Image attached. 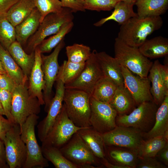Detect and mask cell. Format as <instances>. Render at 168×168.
<instances>
[{"label":"cell","mask_w":168,"mask_h":168,"mask_svg":"<svg viewBox=\"0 0 168 168\" xmlns=\"http://www.w3.org/2000/svg\"><path fill=\"white\" fill-rule=\"evenodd\" d=\"M163 24L160 16L133 17L121 25L117 37L129 46L138 48L148 36L160 29Z\"/></svg>","instance_id":"1"},{"label":"cell","mask_w":168,"mask_h":168,"mask_svg":"<svg viewBox=\"0 0 168 168\" xmlns=\"http://www.w3.org/2000/svg\"><path fill=\"white\" fill-rule=\"evenodd\" d=\"M91 96L82 91L65 88L63 101L66 113L70 119L78 127H91L89 121Z\"/></svg>","instance_id":"2"},{"label":"cell","mask_w":168,"mask_h":168,"mask_svg":"<svg viewBox=\"0 0 168 168\" xmlns=\"http://www.w3.org/2000/svg\"><path fill=\"white\" fill-rule=\"evenodd\" d=\"M114 48V57L120 65L141 77H148L153 62L144 56L138 48L129 46L117 37Z\"/></svg>","instance_id":"3"},{"label":"cell","mask_w":168,"mask_h":168,"mask_svg":"<svg viewBox=\"0 0 168 168\" xmlns=\"http://www.w3.org/2000/svg\"><path fill=\"white\" fill-rule=\"evenodd\" d=\"M38 115L29 116L21 128V136L27 150V157L23 168H43L49 166L38 143L35 132L39 119Z\"/></svg>","instance_id":"4"},{"label":"cell","mask_w":168,"mask_h":168,"mask_svg":"<svg viewBox=\"0 0 168 168\" xmlns=\"http://www.w3.org/2000/svg\"><path fill=\"white\" fill-rule=\"evenodd\" d=\"M73 13L71 9L63 7L60 12L47 15L35 33L28 40L26 50L30 53L34 51L46 37L57 33L65 24L73 21Z\"/></svg>","instance_id":"5"},{"label":"cell","mask_w":168,"mask_h":168,"mask_svg":"<svg viewBox=\"0 0 168 168\" xmlns=\"http://www.w3.org/2000/svg\"><path fill=\"white\" fill-rule=\"evenodd\" d=\"M12 93L11 114L14 123L21 128L29 116L40 113L41 105L37 98L30 95L27 82L17 85Z\"/></svg>","instance_id":"6"},{"label":"cell","mask_w":168,"mask_h":168,"mask_svg":"<svg viewBox=\"0 0 168 168\" xmlns=\"http://www.w3.org/2000/svg\"><path fill=\"white\" fill-rule=\"evenodd\" d=\"M59 150L68 160L80 168L103 166L100 159L94 155L77 132Z\"/></svg>","instance_id":"7"},{"label":"cell","mask_w":168,"mask_h":168,"mask_svg":"<svg viewBox=\"0 0 168 168\" xmlns=\"http://www.w3.org/2000/svg\"><path fill=\"white\" fill-rule=\"evenodd\" d=\"M158 107L153 101H146L138 106L128 114H118L117 126L130 127L143 133L149 131L153 127Z\"/></svg>","instance_id":"8"},{"label":"cell","mask_w":168,"mask_h":168,"mask_svg":"<svg viewBox=\"0 0 168 168\" xmlns=\"http://www.w3.org/2000/svg\"><path fill=\"white\" fill-rule=\"evenodd\" d=\"M84 128L76 126L70 119L63 104L52 128L42 142V146H52L59 149L74 133Z\"/></svg>","instance_id":"9"},{"label":"cell","mask_w":168,"mask_h":168,"mask_svg":"<svg viewBox=\"0 0 168 168\" xmlns=\"http://www.w3.org/2000/svg\"><path fill=\"white\" fill-rule=\"evenodd\" d=\"M6 161L9 168H23L27 157L26 145L21 136V128L14 123L3 140Z\"/></svg>","instance_id":"10"},{"label":"cell","mask_w":168,"mask_h":168,"mask_svg":"<svg viewBox=\"0 0 168 168\" xmlns=\"http://www.w3.org/2000/svg\"><path fill=\"white\" fill-rule=\"evenodd\" d=\"M143 132L130 127L117 126L102 134L105 145L125 148L138 152L143 141Z\"/></svg>","instance_id":"11"},{"label":"cell","mask_w":168,"mask_h":168,"mask_svg":"<svg viewBox=\"0 0 168 168\" xmlns=\"http://www.w3.org/2000/svg\"><path fill=\"white\" fill-rule=\"evenodd\" d=\"M91 114L89 121L91 127L103 134L114 128L117 125L118 114L109 103L101 102L91 96Z\"/></svg>","instance_id":"12"},{"label":"cell","mask_w":168,"mask_h":168,"mask_svg":"<svg viewBox=\"0 0 168 168\" xmlns=\"http://www.w3.org/2000/svg\"><path fill=\"white\" fill-rule=\"evenodd\" d=\"M97 53L95 50L91 52L80 75L72 82L65 85V88L80 90L91 96L96 83L104 76L97 59Z\"/></svg>","instance_id":"13"},{"label":"cell","mask_w":168,"mask_h":168,"mask_svg":"<svg viewBox=\"0 0 168 168\" xmlns=\"http://www.w3.org/2000/svg\"><path fill=\"white\" fill-rule=\"evenodd\" d=\"M64 45V39L55 48L50 54L47 56L41 54V68L45 82L43 94L45 105L44 110L47 113L53 98L52 88L56 81L60 67L58 62V56Z\"/></svg>","instance_id":"14"},{"label":"cell","mask_w":168,"mask_h":168,"mask_svg":"<svg viewBox=\"0 0 168 168\" xmlns=\"http://www.w3.org/2000/svg\"><path fill=\"white\" fill-rule=\"evenodd\" d=\"M121 66L124 86L132 95L137 106L145 101L153 102L150 92L151 82L148 77L135 76L126 67Z\"/></svg>","instance_id":"15"},{"label":"cell","mask_w":168,"mask_h":168,"mask_svg":"<svg viewBox=\"0 0 168 168\" xmlns=\"http://www.w3.org/2000/svg\"><path fill=\"white\" fill-rule=\"evenodd\" d=\"M55 95L50 104L46 116L37 126L38 136L42 142L52 128L62 107L65 90V84L63 80L57 77Z\"/></svg>","instance_id":"16"},{"label":"cell","mask_w":168,"mask_h":168,"mask_svg":"<svg viewBox=\"0 0 168 168\" xmlns=\"http://www.w3.org/2000/svg\"><path fill=\"white\" fill-rule=\"evenodd\" d=\"M35 61L28 77V90L30 95L38 99L41 105L45 104L43 91L45 86V82L41 68L42 54L38 47L34 50Z\"/></svg>","instance_id":"17"},{"label":"cell","mask_w":168,"mask_h":168,"mask_svg":"<svg viewBox=\"0 0 168 168\" xmlns=\"http://www.w3.org/2000/svg\"><path fill=\"white\" fill-rule=\"evenodd\" d=\"M105 152L109 162L126 168H136L138 161V152L131 149L105 145Z\"/></svg>","instance_id":"18"},{"label":"cell","mask_w":168,"mask_h":168,"mask_svg":"<svg viewBox=\"0 0 168 168\" xmlns=\"http://www.w3.org/2000/svg\"><path fill=\"white\" fill-rule=\"evenodd\" d=\"M96 56L104 76L112 80L118 86H124L121 66L116 58L104 51L97 52Z\"/></svg>","instance_id":"19"},{"label":"cell","mask_w":168,"mask_h":168,"mask_svg":"<svg viewBox=\"0 0 168 168\" xmlns=\"http://www.w3.org/2000/svg\"><path fill=\"white\" fill-rule=\"evenodd\" d=\"M40 15L35 7L23 21L15 27L16 40L21 45L25 44L36 32L40 23Z\"/></svg>","instance_id":"20"},{"label":"cell","mask_w":168,"mask_h":168,"mask_svg":"<svg viewBox=\"0 0 168 168\" xmlns=\"http://www.w3.org/2000/svg\"><path fill=\"white\" fill-rule=\"evenodd\" d=\"M109 104L118 114H128L138 106L132 95L124 86H118Z\"/></svg>","instance_id":"21"},{"label":"cell","mask_w":168,"mask_h":168,"mask_svg":"<svg viewBox=\"0 0 168 168\" xmlns=\"http://www.w3.org/2000/svg\"><path fill=\"white\" fill-rule=\"evenodd\" d=\"M138 48L141 53L148 58L164 57L168 54V39L161 36L147 39Z\"/></svg>","instance_id":"22"},{"label":"cell","mask_w":168,"mask_h":168,"mask_svg":"<svg viewBox=\"0 0 168 168\" xmlns=\"http://www.w3.org/2000/svg\"><path fill=\"white\" fill-rule=\"evenodd\" d=\"M94 155L99 159L105 157V146L102 134L91 127L81 129L77 132Z\"/></svg>","instance_id":"23"},{"label":"cell","mask_w":168,"mask_h":168,"mask_svg":"<svg viewBox=\"0 0 168 168\" xmlns=\"http://www.w3.org/2000/svg\"><path fill=\"white\" fill-rule=\"evenodd\" d=\"M160 63L158 60L153 63L148 77L152 84L150 92L153 102L158 106L161 104L166 96L168 95V89L164 86L160 75L159 69Z\"/></svg>","instance_id":"24"},{"label":"cell","mask_w":168,"mask_h":168,"mask_svg":"<svg viewBox=\"0 0 168 168\" xmlns=\"http://www.w3.org/2000/svg\"><path fill=\"white\" fill-rule=\"evenodd\" d=\"M15 62L28 78L35 61L34 51L27 54L21 44L16 40L13 42L7 50Z\"/></svg>","instance_id":"25"},{"label":"cell","mask_w":168,"mask_h":168,"mask_svg":"<svg viewBox=\"0 0 168 168\" xmlns=\"http://www.w3.org/2000/svg\"><path fill=\"white\" fill-rule=\"evenodd\" d=\"M134 3L119 1L118 2L114 7V10L111 14L105 18H103L96 22L94 25L99 27L102 26L106 22L113 20L122 25L130 18L138 16L133 10Z\"/></svg>","instance_id":"26"},{"label":"cell","mask_w":168,"mask_h":168,"mask_svg":"<svg viewBox=\"0 0 168 168\" xmlns=\"http://www.w3.org/2000/svg\"><path fill=\"white\" fill-rule=\"evenodd\" d=\"M168 130V95H166L157 110L155 122L149 131L144 133L143 137L146 139L163 135Z\"/></svg>","instance_id":"27"},{"label":"cell","mask_w":168,"mask_h":168,"mask_svg":"<svg viewBox=\"0 0 168 168\" xmlns=\"http://www.w3.org/2000/svg\"><path fill=\"white\" fill-rule=\"evenodd\" d=\"M135 5L138 17L157 16L166 12L168 0H137Z\"/></svg>","instance_id":"28"},{"label":"cell","mask_w":168,"mask_h":168,"mask_svg":"<svg viewBox=\"0 0 168 168\" xmlns=\"http://www.w3.org/2000/svg\"><path fill=\"white\" fill-rule=\"evenodd\" d=\"M0 60L7 74L17 85L26 83L28 78L24 74L7 50L0 44Z\"/></svg>","instance_id":"29"},{"label":"cell","mask_w":168,"mask_h":168,"mask_svg":"<svg viewBox=\"0 0 168 168\" xmlns=\"http://www.w3.org/2000/svg\"><path fill=\"white\" fill-rule=\"evenodd\" d=\"M35 7L33 0H19L10 8L6 16L15 27L29 16Z\"/></svg>","instance_id":"30"},{"label":"cell","mask_w":168,"mask_h":168,"mask_svg":"<svg viewBox=\"0 0 168 168\" xmlns=\"http://www.w3.org/2000/svg\"><path fill=\"white\" fill-rule=\"evenodd\" d=\"M117 87L112 80L104 76L96 83L91 96L99 101L109 103Z\"/></svg>","instance_id":"31"},{"label":"cell","mask_w":168,"mask_h":168,"mask_svg":"<svg viewBox=\"0 0 168 168\" xmlns=\"http://www.w3.org/2000/svg\"><path fill=\"white\" fill-rule=\"evenodd\" d=\"M168 142V136L165 134L144 140L138 151V158L156 157L160 151Z\"/></svg>","instance_id":"32"},{"label":"cell","mask_w":168,"mask_h":168,"mask_svg":"<svg viewBox=\"0 0 168 168\" xmlns=\"http://www.w3.org/2000/svg\"><path fill=\"white\" fill-rule=\"evenodd\" d=\"M41 148L44 157L56 168H80L65 157L59 149L49 146H42Z\"/></svg>","instance_id":"33"},{"label":"cell","mask_w":168,"mask_h":168,"mask_svg":"<svg viewBox=\"0 0 168 168\" xmlns=\"http://www.w3.org/2000/svg\"><path fill=\"white\" fill-rule=\"evenodd\" d=\"M74 26L73 21L64 24L59 30L53 35L44 39L38 47L42 53H49L63 40L72 30Z\"/></svg>","instance_id":"34"},{"label":"cell","mask_w":168,"mask_h":168,"mask_svg":"<svg viewBox=\"0 0 168 168\" xmlns=\"http://www.w3.org/2000/svg\"><path fill=\"white\" fill-rule=\"evenodd\" d=\"M85 63H76L64 61L60 66L57 76L61 78L66 85L75 80L80 75L84 68Z\"/></svg>","instance_id":"35"},{"label":"cell","mask_w":168,"mask_h":168,"mask_svg":"<svg viewBox=\"0 0 168 168\" xmlns=\"http://www.w3.org/2000/svg\"><path fill=\"white\" fill-rule=\"evenodd\" d=\"M16 41L15 27L6 15H0V44L6 50Z\"/></svg>","instance_id":"36"},{"label":"cell","mask_w":168,"mask_h":168,"mask_svg":"<svg viewBox=\"0 0 168 168\" xmlns=\"http://www.w3.org/2000/svg\"><path fill=\"white\" fill-rule=\"evenodd\" d=\"M68 60L76 63H84L91 54L89 47L82 44H74L66 48Z\"/></svg>","instance_id":"37"},{"label":"cell","mask_w":168,"mask_h":168,"mask_svg":"<svg viewBox=\"0 0 168 168\" xmlns=\"http://www.w3.org/2000/svg\"><path fill=\"white\" fill-rule=\"evenodd\" d=\"M35 7L40 15V23L44 18L51 13H58L63 9L59 0H33Z\"/></svg>","instance_id":"38"},{"label":"cell","mask_w":168,"mask_h":168,"mask_svg":"<svg viewBox=\"0 0 168 168\" xmlns=\"http://www.w3.org/2000/svg\"><path fill=\"white\" fill-rule=\"evenodd\" d=\"M118 0H84L85 10L98 12L109 11L114 9Z\"/></svg>","instance_id":"39"},{"label":"cell","mask_w":168,"mask_h":168,"mask_svg":"<svg viewBox=\"0 0 168 168\" xmlns=\"http://www.w3.org/2000/svg\"><path fill=\"white\" fill-rule=\"evenodd\" d=\"M12 98V92L0 89V100L5 115L7 119L14 123L11 113Z\"/></svg>","instance_id":"40"},{"label":"cell","mask_w":168,"mask_h":168,"mask_svg":"<svg viewBox=\"0 0 168 168\" xmlns=\"http://www.w3.org/2000/svg\"><path fill=\"white\" fill-rule=\"evenodd\" d=\"M166 166L158 161L156 157H148L139 158L136 168H166Z\"/></svg>","instance_id":"41"},{"label":"cell","mask_w":168,"mask_h":168,"mask_svg":"<svg viewBox=\"0 0 168 168\" xmlns=\"http://www.w3.org/2000/svg\"><path fill=\"white\" fill-rule=\"evenodd\" d=\"M62 7L71 9L73 12H85L84 7V0H59Z\"/></svg>","instance_id":"42"},{"label":"cell","mask_w":168,"mask_h":168,"mask_svg":"<svg viewBox=\"0 0 168 168\" xmlns=\"http://www.w3.org/2000/svg\"><path fill=\"white\" fill-rule=\"evenodd\" d=\"M17 85L14 80L7 74H0V89L12 93Z\"/></svg>","instance_id":"43"},{"label":"cell","mask_w":168,"mask_h":168,"mask_svg":"<svg viewBox=\"0 0 168 168\" xmlns=\"http://www.w3.org/2000/svg\"><path fill=\"white\" fill-rule=\"evenodd\" d=\"M14 124L0 114V139L2 141H3L6 134Z\"/></svg>","instance_id":"44"},{"label":"cell","mask_w":168,"mask_h":168,"mask_svg":"<svg viewBox=\"0 0 168 168\" xmlns=\"http://www.w3.org/2000/svg\"><path fill=\"white\" fill-rule=\"evenodd\" d=\"M18 0H0V15H6L10 8Z\"/></svg>","instance_id":"45"},{"label":"cell","mask_w":168,"mask_h":168,"mask_svg":"<svg viewBox=\"0 0 168 168\" xmlns=\"http://www.w3.org/2000/svg\"><path fill=\"white\" fill-rule=\"evenodd\" d=\"M156 157H157L163 164L168 167V142L158 152Z\"/></svg>","instance_id":"46"},{"label":"cell","mask_w":168,"mask_h":168,"mask_svg":"<svg viewBox=\"0 0 168 168\" xmlns=\"http://www.w3.org/2000/svg\"><path fill=\"white\" fill-rule=\"evenodd\" d=\"M159 72L162 81L166 87L168 89V66L167 63L162 65L160 63L159 66Z\"/></svg>","instance_id":"47"},{"label":"cell","mask_w":168,"mask_h":168,"mask_svg":"<svg viewBox=\"0 0 168 168\" xmlns=\"http://www.w3.org/2000/svg\"><path fill=\"white\" fill-rule=\"evenodd\" d=\"M0 162L6 168L8 166L6 161V152L3 141L0 139Z\"/></svg>","instance_id":"48"},{"label":"cell","mask_w":168,"mask_h":168,"mask_svg":"<svg viewBox=\"0 0 168 168\" xmlns=\"http://www.w3.org/2000/svg\"><path fill=\"white\" fill-rule=\"evenodd\" d=\"M101 164L106 168H126L124 166L113 164L109 162L105 158L100 159Z\"/></svg>","instance_id":"49"},{"label":"cell","mask_w":168,"mask_h":168,"mask_svg":"<svg viewBox=\"0 0 168 168\" xmlns=\"http://www.w3.org/2000/svg\"><path fill=\"white\" fill-rule=\"evenodd\" d=\"M0 74H7V73L3 68L1 61L0 60Z\"/></svg>","instance_id":"50"},{"label":"cell","mask_w":168,"mask_h":168,"mask_svg":"<svg viewBox=\"0 0 168 168\" xmlns=\"http://www.w3.org/2000/svg\"><path fill=\"white\" fill-rule=\"evenodd\" d=\"M118 0L119 1H122L124 2H128V3H134L135 5V3L137 0Z\"/></svg>","instance_id":"51"},{"label":"cell","mask_w":168,"mask_h":168,"mask_svg":"<svg viewBox=\"0 0 168 168\" xmlns=\"http://www.w3.org/2000/svg\"><path fill=\"white\" fill-rule=\"evenodd\" d=\"M0 114L5 115L4 113L2 108V104L0 100Z\"/></svg>","instance_id":"52"},{"label":"cell","mask_w":168,"mask_h":168,"mask_svg":"<svg viewBox=\"0 0 168 168\" xmlns=\"http://www.w3.org/2000/svg\"><path fill=\"white\" fill-rule=\"evenodd\" d=\"M0 168H6L0 162Z\"/></svg>","instance_id":"53"}]
</instances>
